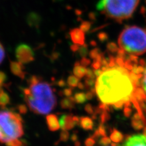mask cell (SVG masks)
I'll return each mask as SVG.
<instances>
[{"label": "cell", "instance_id": "1", "mask_svg": "<svg viewBox=\"0 0 146 146\" xmlns=\"http://www.w3.org/2000/svg\"><path fill=\"white\" fill-rule=\"evenodd\" d=\"M100 69L94 72V90L102 106L120 108L133 102L138 89V74L119 58L104 63L100 58Z\"/></svg>", "mask_w": 146, "mask_h": 146}, {"label": "cell", "instance_id": "2", "mask_svg": "<svg viewBox=\"0 0 146 146\" xmlns=\"http://www.w3.org/2000/svg\"><path fill=\"white\" fill-rule=\"evenodd\" d=\"M24 98L31 110L38 115H46L57 104L56 95L48 82L36 76H32L24 89Z\"/></svg>", "mask_w": 146, "mask_h": 146}, {"label": "cell", "instance_id": "3", "mask_svg": "<svg viewBox=\"0 0 146 146\" xmlns=\"http://www.w3.org/2000/svg\"><path fill=\"white\" fill-rule=\"evenodd\" d=\"M119 47L131 56H139L146 52V30L136 26H127L118 37Z\"/></svg>", "mask_w": 146, "mask_h": 146}, {"label": "cell", "instance_id": "4", "mask_svg": "<svg viewBox=\"0 0 146 146\" xmlns=\"http://www.w3.org/2000/svg\"><path fill=\"white\" fill-rule=\"evenodd\" d=\"M140 0H99L98 10L107 17L117 22L133 15Z\"/></svg>", "mask_w": 146, "mask_h": 146}, {"label": "cell", "instance_id": "5", "mask_svg": "<svg viewBox=\"0 0 146 146\" xmlns=\"http://www.w3.org/2000/svg\"><path fill=\"white\" fill-rule=\"evenodd\" d=\"M24 135L23 120L19 114L0 111V143L7 144L19 139Z\"/></svg>", "mask_w": 146, "mask_h": 146}, {"label": "cell", "instance_id": "6", "mask_svg": "<svg viewBox=\"0 0 146 146\" xmlns=\"http://www.w3.org/2000/svg\"><path fill=\"white\" fill-rule=\"evenodd\" d=\"M15 56L18 62L23 64L29 63L34 60V52L29 45L20 44L15 49Z\"/></svg>", "mask_w": 146, "mask_h": 146}, {"label": "cell", "instance_id": "7", "mask_svg": "<svg viewBox=\"0 0 146 146\" xmlns=\"http://www.w3.org/2000/svg\"><path fill=\"white\" fill-rule=\"evenodd\" d=\"M80 119L72 115H64L59 119L60 128L63 130H68L79 124Z\"/></svg>", "mask_w": 146, "mask_h": 146}, {"label": "cell", "instance_id": "8", "mask_svg": "<svg viewBox=\"0 0 146 146\" xmlns=\"http://www.w3.org/2000/svg\"><path fill=\"white\" fill-rule=\"evenodd\" d=\"M117 146H146V136L144 134L129 136L121 145Z\"/></svg>", "mask_w": 146, "mask_h": 146}, {"label": "cell", "instance_id": "9", "mask_svg": "<svg viewBox=\"0 0 146 146\" xmlns=\"http://www.w3.org/2000/svg\"><path fill=\"white\" fill-rule=\"evenodd\" d=\"M70 36L74 44L77 45H84L85 43L84 31L80 28H76L70 31Z\"/></svg>", "mask_w": 146, "mask_h": 146}, {"label": "cell", "instance_id": "10", "mask_svg": "<svg viewBox=\"0 0 146 146\" xmlns=\"http://www.w3.org/2000/svg\"><path fill=\"white\" fill-rule=\"evenodd\" d=\"M11 71L13 74L19 77L21 79H23L25 77V67L23 64L20 62H11L10 64Z\"/></svg>", "mask_w": 146, "mask_h": 146}, {"label": "cell", "instance_id": "11", "mask_svg": "<svg viewBox=\"0 0 146 146\" xmlns=\"http://www.w3.org/2000/svg\"><path fill=\"white\" fill-rule=\"evenodd\" d=\"M46 124L50 131H56L60 128V122L56 115H54V114L49 115L46 116Z\"/></svg>", "mask_w": 146, "mask_h": 146}, {"label": "cell", "instance_id": "12", "mask_svg": "<svg viewBox=\"0 0 146 146\" xmlns=\"http://www.w3.org/2000/svg\"><path fill=\"white\" fill-rule=\"evenodd\" d=\"M87 70L88 69H86L85 66L82 65L80 63H76L74 69H73V73H74V75L76 76L77 78L81 79L86 76Z\"/></svg>", "mask_w": 146, "mask_h": 146}, {"label": "cell", "instance_id": "13", "mask_svg": "<svg viewBox=\"0 0 146 146\" xmlns=\"http://www.w3.org/2000/svg\"><path fill=\"white\" fill-rule=\"evenodd\" d=\"M79 124L82 129L85 130H92L93 127V122L88 117H82L80 118Z\"/></svg>", "mask_w": 146, "mask_h": 146}, {"label": "cell", "instance_id": "14", "mask_svg": "<svg viewBox=\"0 0 146 146\" xmlns=\"http://www.w3.org/2000/svg\"><path fill=\"white\" fill-rule=\"evenodd\" d=\"M10 102V97L4 91L3 88H0V107L4 108Z\"/></svg>", "mask_w": 146, "mask_h": 146}, {"label": "cell", "instance_id": "15", "mask_svg": "<svg viewBox=\"0 0 146 146\" xmlns=\"http://www.w3.org/2000/svg\"><path fill=\"white\" fill-rule=\"evenodd\" d=\"M75 101L74 98L71 97H67L64 98L61 101V106L63 108L70 109L73 107Z\"/></svg>", "mask_w": 146, "mask_h": 146}, {"label": "cell", "instance_id": "16", "mask_svg": "<svg viewBox=\"0 0 146 146\" xmlns=\"http://www.w3.org/2000/svg\"><path fill=\"white\" fill-rule=\"evenodd\" d=\"M123 138H124V137H123L122 133L116 130H114L110 135V139L115 143L121 142L123 140Z\"/></svg>", "mask_w": 146, "mask_h": 146}, {"label": "cell", "instance_id": "17", "mask_svg": "<svg viewBox=\"0 0 146 146\" xmlns=\"http://www.w3.org/2000/svg\"><path fill=\"white\" fill-rule=\"evenodd\" d=\"M74 100L75 102L78 104H83L86 102V100H87V97H86V94H85L84 93H77L75 94L74 96Z\"/></svg>", "mask_w": 146, "mask_h": 146}, {"label": "cell", "instance_id": "18", "mask_svg": "<svg viewBox=\"0 0 146 146\" xmlns=\"http://www.w3.org/2000/svg\"><path fill=\"white\" fill-rule=\"evenodd\" d=\"M140 85L145 97L146 98V68L143 70V73H141Z\"/></svg>", "mask_w": 146, "mask_h": 146}, {"label": "cell", "instance_id": "19", "mask_svg": "<svg viewBox=\"0 0 146 146\" xmlns=\"http://www.w3.org/2000/svg\"><path fill=\"white\" fill-rule=\"evenodd\" d=\"M68 84L72 88L78 86L79 84V79L77 78L74 75L70 76L68 79Z\"/></svg>", "mask_w": 146, "mask_h": 146}, {"label": "cell", "instance_id": "20", "mask_svg": "<svg viewBox=\"0 0 146 146\" xmlns=\"http://www.w3.org/2000/svg\"><path fill=\"white\" fill-rule=\"evenodd\" d=\"M99 144L102 146H107L109 144L111 143V139L108 138L107 136H103L99 140Z\"/></svg>", "mask_w": 146, "mask_h": 146}, {"label": "cell", "instance_id": "21", "mask_svg": "<svg viewBox=\"0 0 146 146\" xmlns=\"http://www.w3.org/2000/svg\"><path fill=\"white\" fill-rule=\"evenodd\" d=\"M7 146H23L24 143L20 139H17L11 141L10 143L6 144Z\"/></svg>", "mask_w": 146, "mask_h": 146}, {"label": "cell", "instance_id": "22", "mask_svg": "<svg viewBox=\"0 0 146 146\" xmlns=\"http://www.w3.org/2000/svg\"><path fill=\"white\" fill-rule=\"evenodd\" d=\"M7 79L6 75L4 72L0 71V88H3V86L4 85Z\"/></svg>", "mask_w": 146, "mask_h": 146}, {"label": "cell", "instance_id": "23", "mask_svg": "<svg viewBox=\"0 0 146 146\" xmlns=\"http://www.w3.org/2000/svg\"><path fill=\"white\" fill-rule=\"evenodd\" d=\"M94 144H95V139L93 138V137H90V138L86 139L85 142V146H93Z\"/></svg>", "mask_w": 146, "mask_h": 146}, {"label": "cell", "instance_id": "24", "mask_svg": "<svg viewBox=\"0 0 146 146\" xmlns=\"http://www.w3.org/2000/svg\"><path fill=\"white\" fill-rule=\"evenodd\" d=\"M5 57V51L2 44L0 43V64L1 63Z\"/></svg>", "mask_w": 146, "mask_h": 146}, {"label": "cell", "instance_id": "25", "mask_svg": "<svg viewBox=\"0 0 146 146\" xmlns=\"http://www.w3.org/2000/svg\"><path fill=\"white\" fill-rule=\"evenodd\" d=\"M69 137V133L66 130H63L60 135V139L63 141H66L68 140Z\"/></svg>", "mask_w": 146, "mask_h": 146}, {"label": "cell", "instance_id": "26", "mask_svg": "<svg viewBox=\"0 0 146 146\" xmlns=\"http://www.w3.org/2000/svg\"><path fill=\"white\" fill-rule=\"evenodd\" d=\"M89 63H90V60H88V59H86V58H83L80 62V63L82 65H83L85 67L88 65Z\"/></svg>", "mask_w": 146, "mask_h": 146}, {"label": "cell", "instance_id": "27", "mask_svg": "<svg viewBox=\"0 0 146 146\" xmlns=\"http://www.w3.org/2000/svg\"><path fill=\"white\" fill-rule=\"evenodd\" d=\"M64 94H65L66 97H70V96L72 94V90L70 88L65 89L63 91Z\"/></svg>", "mask_w": 146, "mask_h": 146}, {"label": "cell", "instance_id": "28", "mask_svg": "<svg viewBox=\"0 0 146 146\" xmlns=\"http://www.w3.org/2000/svg\"><path fill=\"white\" fill-rule=\"evenodd\" d=\"M19 109H20V112L23 113H26V111H27V108H26V107L25 106H20Z\"/></svg>", "mask_w": 146, "mask_h": 146}, {"label": "cell", "instance_id": "29", "mask_svg": "<svg viewBox=\"0 0 146 146\" xmlns=\"http://www.w3.org/2000/svg\"><path fill=\"white\" fill-rule=\"evenodd\" d=\"M144 135L146 136V128H145L144 130Z\"/></svg>", "mask_w": 146, "mask_h": 146}, {"label": "cell", "instance_id": "30", "mask_svg": "<svg viewBox=\"0 0 146 146\" xmlns=\"http://www.w3.org/2000/svg\"><path fill=\"white\" fill-rule=\"evenodd\" d=\"M107 146H108V145H107ZM111 146H112V145H111Z\"/></svg>", "mask_w": 146, "mask_h": 146}]
</instances>
